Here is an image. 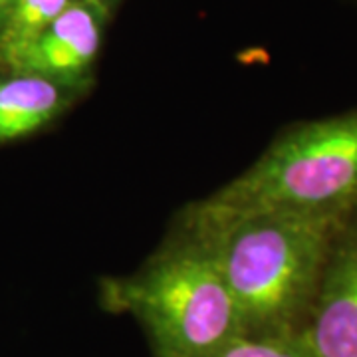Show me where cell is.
Returning a JSON list of instances; mask_svg holds the SVG:
<instances>
[{
    "label": "cell",
    "mask_w": 357,
    "mask_h": 357,
    "mask_svg": "<svg viewBox=\"0 0 357 357\" xmlns=\"http://www.w3.org/2000/svg\"><path fill=\"white\" fill-rule=\"evenodd\" d=\"M349 208L256 211L191 218L217 256L246 337L296 335L306 324L335 232Z\"/></svg>",
    "instance_id": "obj_1"
},
{
    "label": "cell",
    "mask_w": 357,
    "mask_h": 357,
    "mask_svg": "<svg viewBox=\"0 0 357 357\" xmlns=\"http://www.w3.org/2000/svg\"><path fill=\"white\" fill-rule=\"evenodd\" d=\"M100 290L105 310L139 321L153 357H217L244 335L213 248L181 222L135 274L105 278Z\"/></svg>",
    "instance_id": "obj_2"
},
{
    "label": "cell",
    "mask_w": 357,
    "mask_h": 357,
    "mask_svg": "<svg viewBox=\"0 0 357 357\" xmlns=\"http://www.w3.org/2000/svg\"><path fill=\"white\" fill-rule=\"evenodd\" d=\"M357 203V109L300 121L252 165L185 217L222 218L256 211H340Z\"/></svg>",
    "instance_id": "obj_3"
},
{
    "label": "cell",
    "mask_w": 357,
    "mask_h": 357,
    "mask_svg": "<svg viewBox=\"0 0 357 357\" xmlns=\"http://www.w3.org/2000/svg\"><path fill=\"white\" fill-rule=\"evenodd\" d=\"M300 335L316 357H357V203L335 232Z\"/></svg>",
    "instance_id": "obj_4"
},
{
    "label": "cell",
    "mask_w": 357,
    "mask_h": 357,
    "mask_svg": "<svg viewBox=\"0 0 357 357\" xmlns=\"http://www.w3.org/2000/svg\"><path fill=\"white\" fill-rule=\"evenodd\" d=\"M112 14L91 0H74L18 58L13 72L32 74L86 93L96 76Z\"/></svg>",
    "instance_id": "obj_5"
},
{
    "label": "cell",
    "mask_w": 357,
    "mask_h": 357,
    "mask_svg": "<svg viewBox=\"0 0 357 357\" xmlns=\"http://www.w3.org/2000/svg\"><path fill=\"white\" fill-rule=\"evenodd\" d=\"M82 93L22 72H0V143L22 139L68 112Z\"/></svg>",
    "instance_id": "obj_6"
},
{
    "label": "cell",
    "mask_w": 357,
    "mask_h": 357,
    "mask_svg": "<svg viewBox=\"0 0 357 357\" xmlns=\"http://www.w3.org/2000/svg\"><path fill=\"white\" fill-rule=\"evenodd\" d=\"M74 0H16L0 28V72H13L18 58Z\"/></svg>",
    "instance_id": "obj_7"
},
{
    "label": "cell",
    "mask_w": 357,
    "mask_h": 357,
    "mask_svg": "<svg viewBox=\"0 0 357 357\" xmlns=\"http://www.w3.org/2000/svg\"><path fill=\"white\" fill-rule=\"evenodd\" d=\"M217 357H316L300 333L280 337H238Z\"/></svg>",
    "instance_id": "obj_8"
},
{
    "label": "cell",
    "mask_w": 357,
    "mask_h": 357,
    "mask_svg": "<svg viewBox=\"0 0 357 357\" xmlns=\"http://www.w3.org/2000/svg\"><path fill=\"white\" fill-rule=\"evenodd\" d=\"M14 2H16V0H0V28L4 24V20L8 18L10 10H13Z\"/></svg>",
    "instance_id": "obj_9"
},
{
    "label": "cell",
    "mask_w": 357,
    "mask_h": 357,
    "mask_svg": "<svg viewBox=\"0 0 357 357\" xmlns=\"http://www.w3.org/2000/svg\"><path fill=\"white\" fill-rule=\"evenodd\" d=\"M91 2H96L98 6H102L103 10H107L109 14H114V10L117 8V4H119L121 0H91Z\"/></svg>",
    "instance_id": "obj_10"
}]
</instances>
